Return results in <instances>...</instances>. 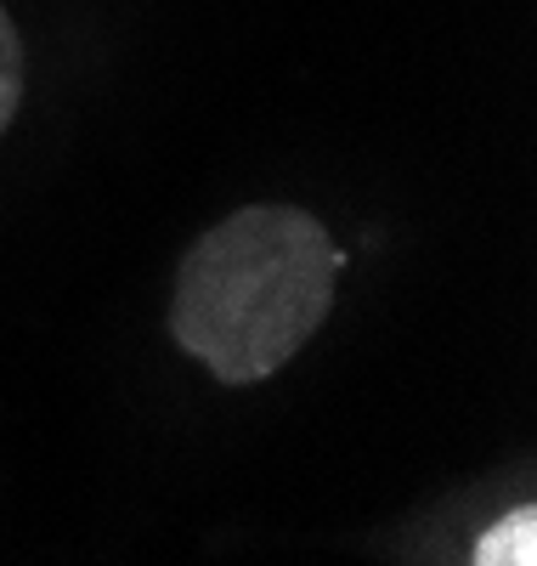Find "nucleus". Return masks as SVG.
<instances>
[{
	"label": "nucleus",
	"instance_id": "7ed1b4c3",
	"mask_svg": "<svg viewBox=\"0 0 537 566\" xmlns=\"http://www.w3.org/2000/svg\"><path fill=\"white\" fill-rule=\"evenodd\" d=\"M18 103H23V40L7 7H0V136L18 119Z\"/></svg>",
	"mask_w": 537,
	"mask_h": 566
},
{
	"label": "nucleus",
	"instance_id": "f03ea898",
	"mask_svg": "<svg viewBox=\"0 0 537 566\" xmlns=\"http://www.w3.org/2000/svg\"><path fill=\"white\" fill-rule=\"evenodd\" d=\"M470 566H537V510L515 504L509 515H498V522L475 538Z\"/></svg>",
	"mask_w": 537,
	"mask_h": 566
},
{
	"label": "nucleus",
	"instance_id": "f257e3e1",
	"mask_svg": "<svg viewBox=\"0 0 537 566\" xmlns=\"http://www.w3.org/2000/svg\"><path fill=\"white\" fill-rule=\"evenodd\" d=\"M339 266L346 255L317 216L295 205L232 210L176 272L170 335L221 386L272 380L323 328Z\"/></svg>",
	"mask_w": 537,
	"mask_h": 566
}]
</instances>
